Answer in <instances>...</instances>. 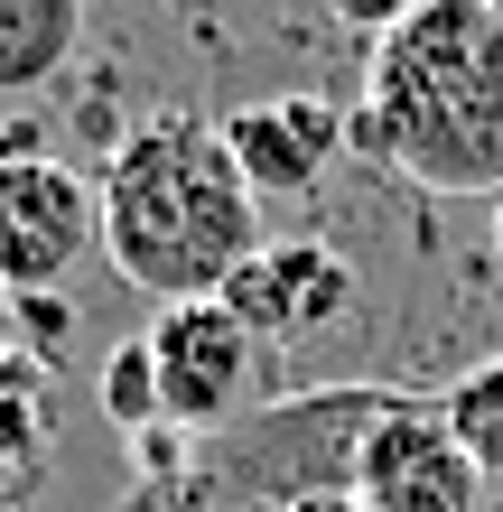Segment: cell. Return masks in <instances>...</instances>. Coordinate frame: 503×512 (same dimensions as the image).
Returning <instances> with one entry per match:
<instances>
[{"label":"cell","instance_id":"obj_1","mask_svg":"<svg viewBox=\"0 0 503 512\" xmlns=\"http://www.w3.org/2000/svg\"><path fill=\"white\" fill-rule=\"evenodd\" d=\"M345 149L410 177L420 196L503 205V10L429 0L392 38L364 47V103L345 112Z\"/></svg>","mask_w":503,"mask_h":512},{"label":"cell","instance_id":"obj_2","mask_svg":"<svg viewBox=\"0 0 503 512\" xmlns=\"http://www.w3.org/2000/svg\"><path fill=\"white\" fill-rule=\"evenodd\" d=\"M94 196H103V261L159 308L224 298V280L261 252V196L224 159L205 112L177 103L140 112L122 149L94 168Z\"/></svg>","mask_w":503,"mask_h":512},{"label":"cell","instance_id":"obj_3","mask_svg":"<svg viewBox=\"0 0 503 512\" xmlns=\"http://www.w3.org/2000/svg\"><path fill=\"white\" fill-rule=\"evenodd\" d=\"M392 410V382H317L271 410H243L224 438H205V475L261 512H308L327 494H354V447Z\"/></svg>","mask_w":503,"mask_h":512},{"label":"cell","instance_id":"obj_4","mask_svg":"<svg viewBox=\"0 0 503 512\" xmlns=\"http://www.w3.org/2000/svg\"><path fill=\"white\" fill-rule=\"evenodd\" d=\"M103 252V196L94 168L47 159V149H0V289L38 298L66 289L75 261Z\"/></svg>","mask_w":503,"mask_h":512},{"label":"cell","instance_id":"obj_5","mask_svg":"<svg viewBox=\"0 0 503 512\" xmlns=\"http://www.w3.org/2000/svg\"><path fill=\"white\" fill-rule=\"evenodd\" d=\"M150 345V373H159V419L187 438H224L243 419V391H252V326L224 308V298H177L140 326Z\"/></svg>","mask_w":503,"mask_h":512},{"label":"cell","instance_id":"obj_6","mask_svg":"<svg viewBox=\"0 0 503 512\" xmlns=\"http://www.w3.org/2000/svg\"><path fill=\"white\" fill-rule=\"evenodd\" d=\"M354 503L364 512H485V466L466 457L448 410L392 391V410L354 447Z\"/></svg>","mask_w":503,"mask_h":512},{"label":"cell","instance_id":"obj_7","mask_svg":"<svg viewBox=\"0 0 503 512\" xmlns=\"http://www.w3.org/2000/svg\"><path fill=\"white\" fill-rule=\"evenodd\" d=\"M354 261L336 243H261L243 270L224 280V308L252 326V345H308V336H327V326L354 317Z\"/></svg>","mask_w":503,"mask_h":512},{"label":"cell","instance_id":"obj_8","mask_svg":"<svg viewBox=\"0 0 503 512\" xmlns=\"http://www.w3.org/2000/svg\"><path fill=\"white\" fill-rule=\"evenodd\" d=\"M224 159L243 168L252 196H317V177L345 149V112L327 94H280V103H233L215 112Z\"/></svg>","mask_w":503,"mask_h":512},{"label":"cell","instance_id":"obj_9","mask_svg":"<svg viewBox=\"0 0 503 512\" xmlns=\"http://www.w3.org/2000/svg\"><path fill=\"white\" fill-rule=\"evenodd\" d=\"M84 56V0H0V94H47Z\"/></svg>","mask_w":503,"mask_h":512},{"label":"cell","instance_id":"obj_10","mask_svg":"<svg viewBox=\"0 0 503 512\" xmlns=\"http://www.w3.org/2000/svg\"><path fill=\"white\" fill-rule=\"evenodd\" d=\"M47 447H56V382L38 354L0 345V494H19Z\"/></svg>","mask_w":503,"mask_h":512},{"label":"cell","instance_id":"obj_11","mask_svg":"<svg viewBox=\"0 0 503 512\" xmlns=\"http://www.w3.org/2000/svg\"><path fill=\"white\" fill-rule=\"evenodd\" d=\"M438 410H448V429L466 438V457L485 466V485H503V354H485L476 373H457L438 391Z\"/></svg>","mask_w":503,"mask_h":512},{"label":"cell","instance_id":"obj_12","mask_svg":"<svg viewBox=\"0 0 503 512\" xmlns=\"http://www.w3.org/2000/svg\"><path fill=\"white\" fill-rule=\"evenodd\" d=\"M103 419H112L122 438L168 429V419H159V373H150V345H140V336L103 354Z\"/></svg>","mask_w":503,"mask_h":512},{"label":"cell","instance_id":"obj_13","mask_svg":"<svg viewBox=\"0 0 503 512\" xmlns=\"http://www.w3.org/2000/svg\"><path fill=\"white\" fill-rule=\"evenodd\" d=\"M10 326H28V345H19V354H38V364L56 373V354H66V336H75V298H66V289L10 298Z\"/></svg>","mask_w":503,"mask_h":512},{"label":"cell","instance_id":"obj_14","mask_svg":"<svg viewBox=\"0 0 503 512\" xmlns=\"http://www.w3.org/2000/svg\"><path fill=\"white\" fill-rule=\"evenodd\" d=\"M317 10H327L336 28H354V38L373 47V38H392V28H401L410 10H429V0H317Z\"/></svg>","mask_w":503,"mask_h":512},{"label":"cell","instance_id":"obj_15","mask_svg":"<svg viewBox=\"0 0 503 512\" xmlns=\"http://www.w3.org/2000/svg\"><path fill=\"white\" fill-rule=\"evenodd\" d=\"M308 512H364V503H354V494H327V503H308Z\"/></svg>","mask_w":503,"mask_h":512},{"label":"cell","instance_id":"obj_16","mask_svg":"<svg viewBox=\"0 0 503 512\" xmlns=\"http://www.w3.org/2000/svg\"><path fill=\"white\" fill-rule=\"evenodd\" d=\"M494 261H503V205H494Z\"/></svg>","mask_w":503,"mask_h":512},{"label":"cell","instance_id":"obj_17","mask_svg":"<svg viewBox=\"0 0 503 512\" xmlns=\"http://www.w3.org/2000/svg\"><path fill=\"white\" fill-rule=\"evenodd\" d=\"M0 336H10V289H0Z\"/></svg>","mask_w":503,"mask_h":512},{"label":"cell","instance_id":"obj_18","mask_svg":"<svg viewBox=\"0 0 503 512\" xmlns=\"http://www.w3.org/2000/svg\"><path fill=\"white\" fill-rule=\"evenodd\" d=\"M485 512H503V494H494V503H485Z\"/></svg>","mask_w":503,"mask_h":512},{"label":"cell","instance_id":"obj_19","mask_svg":"<svg viewBox=\"0 0 503 512\" xmlns=\"http://www.w3.org/2000/svg\"><path fill=\"white\" fill-rule=\"evenodd\" d=\"M494 10H503V0H494Z\"/></svg>","mask_w":503,"mask_h":512}]
</instances>
